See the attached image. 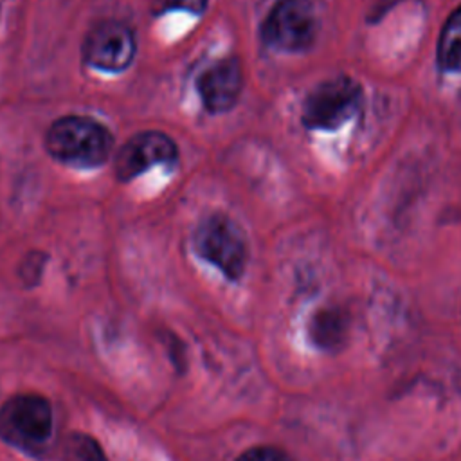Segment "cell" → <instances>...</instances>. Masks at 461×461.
Wrapping results in <instances>:
<instances>
[{
  "label": "cell",
  "mask_w": 461,
  "mask_h": 461,
  "mask_svg": "<svg viewBox=\"0 0 461 461\" xmlns=\"http://www.w3.org/2000/svg\"><path fill=\"white\" fill-rule=\"evenodd\" d=\"M54 434V411L40 393H16L0 405V439L32 459H43Z\"/></svg>",
  "instance_id": "cell-1"
},
{
  "label": "cell",
  "mask_w": 461,
  "mask_h": 461,
  "mask_svg": "<svg viewBox=\"0 0 461 461\" xmlns=\"http://www.w3.org/2000/svg\"><path fill=\"white\" fill-rule=\"evenodd\" d=\"M49 155L72 167H99L112 149L113 137L99 121L86 115H63L45 133Z\"/></svg>",
  "instance_id": "cell-2"
},
{
  "label": "cell",
  "mask_w": 461,
  "mask_h": 461,
  "mask_svg": "<svg viewBox=\"0 0 461 461\" xmlns=\"http://www.w3.org/2000/svg\"><path fill=\"white\" fill-rule=\"evenodd\" d=\"M194 252L216 267L229 281H240L249 261L245 234L234 220L223 212L207 216L193 238Z\"/></svg>",
  "instance_id": "cell-3"
},
{
  "label": "cell",
  "mask_w": 461,
  "mask_h": 461,
  "mask_svg": "<svg viewBox=\"0 0 461 461\" xmlns=\"http://www.w3.org/2000/svg\"><path fill=\"white\" fill-rule=\"evenodd\" d=\"M362 103V88L349 76L317 85L304 99L301 121L308 130H337L351 121Z\"/></svg>",
  "instance_id": "cell-4"
},
{
  "label": "cell",
  "mask_w": 461,
  "mask_h": 461,
  "mask_svg": "<svg viewBox=\"0 0 461 461\" xmlns=\"http://www.w3.org/2000/svg\"><path fill=\"white\" fill-rule=\"evenodd\" d=\"M317 36V16L308 0H276L263 25V41L281 52L308 50Z\"/></svg>",
  "instance_id": "cell-5"
},
{
  "label": "cell",
  "mask_w": 461,
  "mask_h": 461,
  "mask_svg": "<svg viewBox=\"0 0 461 461\" xmlns=\"http://www.w3.org/2000/svg\"><path fill=\"white\" fill-rule=\"evenodd\" d=\"M137 41L131 27L117 20H103L83 40V59L103 72H122L135 58Z\"/></svg>",
  "instance_id": "cell-6"
},
{
  "label": "cell",
  "mask_w": 461,
  "mask_h": 461,
  "mask_svg": "<svg viewBox=\"0 0 461 461\" xmlns=\"http://www.w3.org/2000/svg\"><path fill=\"white\" fill-rule=\"evenodd\" d=\"M178 148L175 140L155 130L140 131L128 139L115 155V176L119 182H130L155 164H175Z\"/></svg>",
  "instance_id": "cell-7"
},
{
  "label": "cell",
  "mask_w": 461,
  "mask_h": 461,
  "mask_svg": "<svg viewBox=\"0 0 461 461\" xmlns=\"http://www.w3.org/2000/svg\"><path fill=\"white\" fill-rule=\"evenodd\" d=\"M243 70L236 56H227L207 67L196 79V90L205 112L218 115L229 112L240 99Z\"/></svg>",
  "instance_id": "cell-8"
},
{
  "label": "cell",
  "mask_w": 461,
  "mask_h": 461,
  "mask_svg": "<svg viewBox=\"0 0 461 461\" xmlns=\"http://www.w3.org/2000/svg\"><path fill=\"white\" fill-rule=\"evenodd\" d=\"M438 65L445 72H461V5L445 20L438 40Z\"/></svg>",
  "instance_id": "cell-9"
},
{
  "label": "cell",
  "mask_w": 461,
  "mask_h": 461,
  "mask_svg": "<svg viewBox=\"0 0 461 461\" xmlns=\"http://www.w3.org/2000/svg\"><path fill=\"white\" fill-rule=\"evenodd\" d=\"M346 322L337 310H321L312 317L308 333L312 342L321 349H335L344 342Z\"/></svg>",
  "instance_id": "cell-10"
},
{
  "label": "cell",
  "mask_w": 461,
  "mask_h": 461,
  "mask_svg": "<svg viewBox=\"0 0 461 461\" xmlns=\"http://www.w3.org/2000/svg\"><path fill=\"white\" fill-rule=\"evenodd\" d=\"M65 448L68 461H108L99 441L85 432L70 434Z\"/></svg>",
  "instance_id": "cell-11"
},
{
  "label": "cell",
  "mask_w": 461,
  "mask_h": 461,
  "mask_svg": "<svg viewBox=\"0 0 461 461\" xmlns=\"http://www.w3.org/2000/svg\"><path fill=\"white\" fill-rule=\"evenodd\" d=\"M236 461H294V457L274 445H256L243 450Z\"/></svg>",
  "instance_id": "cell-12"
},
{
  "label": "cell",
  "mask_w": 461,
  "mask_h": 461,
  "mask_svg": "<svg viewBox=\"0 0 461 461\" xmlns=\"http://www.w3.org/2000/svg\"><path fill=\"white\" fill-rule=\"evenodd\" d=\"M43 268V259H40V254H32L31 258H27L22 265V277L27 281V283H36V277L40 276Z\"/></svg>",
  "instance_id": "cell-13"
},
{
  "label": "cell",
  "mask_w": 461,
  "mask_h": 461,
  "mask_svg": "<svg viewBox=\"0 0 461 461\" xmlns=\"http://www.w3.org/2000/svg\"><path fill=\"white\" fill-rule=\"evenodd\" d=\"M207 5V0H164L162 7H173V9H187L191 13H202Z\"/></svg>",
  "instance_id": "cell-14"
}]
</instances>
